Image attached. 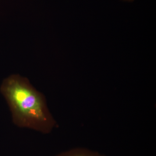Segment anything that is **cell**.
<instances>
[{"instance_id":"cell-3","label":"cell","mask_w":156,"mask_h":156,"mask_svg":"<svg viewBox=\"0 0 156 156\" xmlns=\"http://www.w3.org/2000/svg\"><path fill=\"white\" fill-rule=\"evenodd\" d=\"M126 1H133V0H126Z\"/></svg>"},{"instance_id":"cell-1","label":"cell","mask_w":156,"mask_h":156,"mask_svg":"<svg viewBox=\"0 0 156 156\" xmlns=\"http://www.w3.org/2000/svg\"><path fill=\"white\" fill-rule=\"evenodd\" d=\"M1 91L19 125L42 129L50 122L41 95L25 79L9 77L3 82Z\"/></svg>"},{"instance_id":"cell-2","label":"cell","mask_w":156,"mask_h":156,"mask_svg":"<svg viewBox=\"0 0 156 156\" xmlns=\"http://www.w3.org/2000/svg\"><path fill=\"white\" fill-rule=\"evenodd\" d=\"M69 156H97L94 155L92 154L89 153H79L74 154L71 155Z\"/></svg>"}]
</instances>
